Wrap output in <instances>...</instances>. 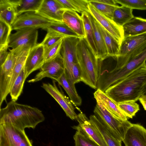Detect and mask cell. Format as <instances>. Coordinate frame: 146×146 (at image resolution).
Listing matches in <instances>:
<instances>
[{
	"label": "cell",
	"instance_id": "7c38bea8",
	"mask_svg": "<svg viewBox=\"0 0 146 146\" xmlns=\"http://www.w3.org/2000/svg\"><path fill=\"white\" fill-rule=\"evenodd\" d=\"M89 12L96 21L109 33L120 44L124 38L122 27L107 17L89 3Z\"/></svg>",
	"mask_w": 146,
	"mask_h": 146
},
{
	"label": "cell",
	"instance_id": "ab89813d",
	"mask_svg": "<svg viewBox=\"0 0 146 146\" xmlns=\"http://www.w3.org/2000/svg\"><path fill=\"white\" fill-rule=\"evenodd\" d=\"M72 75L74 84L81 81L82 72L79 63L74 64L72 68Z\"/></svg>",
	"mask_w": 146,
	"mask_h": 146
},
{
	"label": "cell",
	"instance_id": "f35d334b",
	"mask_svg": "<svg viewBox=\"0 0 146 146\" xmlns=\"http://www.w3.org/2000/svg\"><path fill=\"white\" fill-rule=\"evenodd\" d=\"M43 40L41 43L45 48L49 47L56 43L64 37L61 35L51 31H47Z\"/></svg>",
	"mask_w": 146,
	"mask_h": 146
},
{
	"label": "cell",
	"instance_id": "cb8c5ba5",
	"mask_svg": "<svg viewBox=\"0 0 146 146\" xmlns=\"http://www.w3.org/2000/svg\"><path fill=\"white\" fill-rule=\"evenodd\" d=\"M90 119L97 128L108 146H121V141L113 135L94 115H91Z\"/></svg>",
	"mask_w": 146,
	"mask_h": 146
},
{
	"label": "cell",
	"instance_id": "7a4b0ae2",
	"mask_svg": "<svg viewBox=\"0 0 146 146\" xmlns=\"http://www.w3.org/2000/svg\"><path fill=\"white\" fill-rule=\"evenodd\" d=\"M45 117L38 108L12 101L0 110V124L12 125L21 129H35Z\"/></svg>",
	"mask_w": 146,
	"mask_h": 146
},
{
	"label": "cell",
	"instance_id": "e575fe53",
	"mask_svg": "<svg viewBox=\"0 0 146 146\" xmlns=\"http://www.w3.org/2000/svg\"><path fill=\"white\" fill-rule=\"evenodd\" d=\"M75 146H100L84 133L77 130L73 136Z\"/></svg>",
	"mask_w": 146,
	"mask_h": 146
},
{
	"label": "cell",
	"instance_id": "52a82bcc",
	"mask_svg": "<svg viewBox=\"0 0 146 146\" xmlns=\"http://www.w3.org/2000/svg\"><path fill=\"white\" fill-rule=\"evenodd\" d=\"M65 71V66L62 56L59 53L53 58L45 62L40 70L35 77L27 81L34 83L48 77L56 82L62 75Z\"/></svg>",
	"mask_w": 146,
	"mask_h": 146
},
{
	"label": "cell",
	"instance_id": "e0dca14e",
	"mask_svg": "<svg viewBox=\"0 0 146 146\" xmlns=\"http://www.w3.org/2000/svg\"><path fill=\"white\" fill-rule=\"evenodd\" d=\"M94 96L96 100L101 103L114 117L119 119L127 120V117L121 110L118 104L104 92L98 89L94 93Z\"/></svg>",
	"mask_w": 146,
	"mask_h": 146
},
{
	"label": "cell",
	"instance_id": "60d3db41",
	"mask_svg": "<svg viewBox=\"0 0 146 146\" xmlns=\"http://www.w3.org/2000/svg\"><path fill=\"white\" fill-rule=\"evenodd\" d=\"M8 45L0 47V66H1L6 60L9 53L7 51Z\"/></svg>",
	"mask_w": 146,
	"mask_h": 146
},
{
	"label": "cell",
	"instance_id": "5bb4252c",
	"mask_svg": "<svg viewBox=\"0 0 146 146\" xmlns=\"http://www.w3.org/2000/svg\"><path fill=\"white\" fill-rule=\"evenodd\" d=\"M45 62L44 47L41 43L31 48L24 66L26 78L33 72L40 69Z\"/></svg>",
	"mask_w": 146,
	"mask_h": 146
},
{
	"label": "cell",
	"instance_id": "5b68a950",
	"mask_svg": "<svg viewBox=\"0 0 146 146\" xmlns=\"http://www.w3.org/2000/svg\"><path fill=\"white\" fill-rule=\"evenodd\" d=\"M0 146H33L24 130L12 125L0 124Z\"/></svg>",
	"mask_w": 146,
	"mask_h": 146
},
{
	"label": "cell",
	"instance_id": "3957f363",
	"mask_svg": "<svg viewBox=\"0 0 146 146\" xmlns=\"http://www.w3.org/2000/svg\"><path fill=\"white\" fill-rule=\"evenodd\" d=\"M77 52L81 70V81L97 90L99 74L98 59L85 38H80L77 45Z\"/></svg>",
	"mask_w": 146,
	"mask_h": 146
},
{
	"label": "cell",
	"instance_id": "ba28073f",
	"mask_svg": "<svg viewBox=\"0 0 146 146\" xmlns=\"http://www.w3.org/2000/svg\"><path fill=\"white\" fill-rule=\"evenodd\" d=\"M17 56L16 52L10 49L9 55L4 63L0 66V106L9 93L11 80Z\"/></svg>",
	"mask_w": 146,
	"mask_h": 146
},
{
	"label": "cell",
	"instance_id": "8d00e7d4",
	"mask_svg": "<svg viewBox=\"0 0 146 146\" xmlns=\"http://www.w3.org/2000/svg\"><path fill=\"white\" fill-rule=\"evenodd\" d=\"M115 3L132 9L146 10V0H115Z\"/></svg>",
	"mask_w": 146,
	"mask_h": 146
},
{
	"label": "cell",
	"instance_id": "7402d4cb",
	"mask_svg": "<svg viewBox=\"0 0 146 146\" xmlns=\"http://www.w3.org/2000/svg\"><path fill=\"white\" fill-rule=\"evenodd\" d=\"M43 0H10L17 16L28 12H37Z\"/></svg>",
	"mask_w": 146,
	"mask_h": 146
},
{
	"label": "cell",
	"instance_id": "6da1fadb",
	"mask_svg": "<svg viewBox=\"0 0 146 146\" xmlns=\"http://www.w3.org/2000/svg\"><path fill=\"white\" fill-rule=\"evenodd\" d=\"M146 82V64L132 72L123 80L108 87L105 92L117 104L136 102L141 97Z\"/></svg>",
	"mask_w": 146,
	"mask_h": 146
},
{
	"label": "cell",
	"instance_id": "4fadbf2b",
	"mask_svg": "<svg viewBox=\"0 0 146 146\" xmlns=\"http://www.w3.org/2000/svg\"><path fill=\"white\" fill-rule=\"evenodd\" d=\"M78 115L76 120L79 124L77 126H72V128L81 131L100 146H108L98 129L90 119L81 112Z\"/></svg>",
	"mask_w": 146,
	"mask_h": 146
},
{
	"label": "cell",
	"instance_id": "ac0fdd59",
	"mask_svg": "<svg viewBox=\"0 0 146 146\" xmlns=\"http://www.w3.org/2000/svg\"><path fill=\"white\" fill-rule=\"evenodd\" d=\"M62 20L80 37H85L83 21L77 12L71 10H65L62 15Z\"/></svg>",
	"mask_w": 146,
	"mask_h": 146
},
{
	"label": "cell",
	"instance_id": "8992f818",
	"mask_svg": "<svg viewBox=\"0 0 146 146\" xmlns=\"http://www.w3.org/2000/svg\"><path fill=\"white\" fill-rule=\"evenodd\" d=\"M80 37H67L62 41L60 53L63 58L65 66V73L67 79L71 85L74 84L72 68L74 64L78 63L77 52V45Z\"/></svg>",
	"mask_w": 146,
	"mask_h": 146
},
{
	"label": "cell",
	"instance_id": "83f0119b",
	"mask_svg": "<svg viewBox=\"0 0 146 146\" xmlns=\"http://www.w3.org/2000/svg\"><path fill=\"white\" fill-rule=\"evenodd\" d=\"M133 9L124 6H119L115 10L112 20L118 26L122 27L134 17Z\"/></svg>",
	"mask_w": 146,
	"mask_h": 146
},
{
	"label": "cell",
	"instance_id": "ffe728a7",
	"mask_svg": "<svg viewBox=\"0 0 146 146\" xmlns=\"http://www.w3.org/2000/svg\"><path fill=\"white\" fill-rule=\"evenodd\" d=\"M124 38L146 32V19L134 17L122 27Z\"/></svg>",
	"mask_w": 146,
	"mask_h": 146
},
{
	"label": "cell",
	"instance_id": "d6a6232c",
	"mask_svg": "<svg viewBox=\"0 0 146 146\" xmlns=\"http://www.w3.org/2000/svg\"><path fill=\"white\" fill-rule=\"evenodd\" d=\"M118 105L124 114L129 118H132L139 110V105L135 101L123 102L119 103Z\"/></svg>",
	"mask_w": 146,
	"mask_h": 146
},
{
	"label": "cell",
	"instance_id": "74e56055",
	"mask_svg": "<svg viewBox=\"0 0 146 146\" xmlns=\"http://www.w3.org/2000/svg\"><path fill=\"white\" fill-rule=\"evenodd\" d=\"M63 39L49 47H44L45 62L53 58L60 52Z\"/></svg>",
	"mask_w": 146,
	"mask_h": 146
},
{
	"label": "cell",
	"instance_id": "d4e9b609",
	"mask_svg": "<svg viewBox=\"0 0 146 146\" xmlns=\"http://www.w3.org/2000/svg\"><path fill=\"white\" fill-rule=\"evenodd\" d=\"M97 24L103 36L106 47L108 55L113 56H118L119 52L120 44L97 22Z\"/></svg>",
	"mask_w": 146,
	"mask_h": 146
},
{
	"label": "cell",
	"instance_id": "2e32d148",
	"mask_svg": "<svg viewBox=\"0 0 146 146\" xmlns=\"http://www.w3.org/2000/svg\"><path fill=\"white\" fill-rule=\"evenodd\" d=\"M123 141L125 146H146V129L139 124H132Z\"/></svg>",
	"mask_w": 146,
	"mask_h": 146
},
{
	"label": "cell",
	"instance_id": "30bf717a",
	"mask_svg": "<svg viewBox=\"0 0 146 146\" xmlns=\"http://www.w3.org/2000/svg\"><path fill=\"white\" fill-rule=\"evenodd\" d=\"M52 83V84L43 83L41 87L58 103L67 116L72 120H77L78 115L75 112L74 108L70 100L64 94L60 86V90L58 88L54 80H53Z\"/></svg>",
	"mask_w": 146,
	"mask_h": 146
},
{
	"label": "cell",
	"instance_id": "7bdbcfd3",
	"mask_svg": "<svg viewBox=\"0 0 146 146\" xmlns=\"http://www.w3.org/2000/svg\"><path fill=\"white\" fill-rule=\"evenodd\" d=\"M139 100L143 105L144 109L146 110V96H141Z\"/></svg>",
	"mask_w": 146,
	"mask_h": 146
},
{
	"label": "cell",
	"instance_id": "277c9868",
	"mask_svg": "<svg viewBox=\"0 0 146 146\" xmlns=\"http://www.w3.org/2000/svg\"><path fill=\"white\" fill-rule=\"evenodd\" d=\"M96 101L97 104L94 111V115L113 135L119 141H123L127 130L132 123L128 120L115 117L101 103Z\"/></svg>",
	"mask_w": 146,
	"mask_h": 146
},
{
	"label": "cell",
	"instance_id": "484cf974",
	"mask_svg": "<svg viewBox=\"0 0 146 146\" xmlns=\"http://www.w3.org/2000/svg\"><path fill=\"white\" fill-rule=\"evenodd\" d=\"M17 17L10 0H0V19L11 26Z\"/></svg>",
	"mask_w": 146,
	"mask_h": 146
},
{
	"label": "cell",
	"instance_id": "8fae6325",
	"mask_svg": "<svg viewBox=\"0 0 146 146\" xmlns=\"http://www.w3.org/2000/svg\"><path fill=\"white\" fill-rule=\"evenodd\" d=\"M53 22L43 17L36 12L30 11L18 16L11 26L12 30H17L29 27L41 28L44 29Z\"/></svg>",
	"mask_w": 146,
	"mask_h": 146
},
{
	"label": "cell",
	"instance_id": "d590c367",
	"mask_svg": "<svg viewBox=\"0 0 146 146\" xmlns=\"http://www.w3.org/2000/svg\"><path fill=\"white\" fill-rule=\"evenodd\" d=\"M12 30L11 26L0 19V47L8 45L9 38Z\"/></svg>",
	"mask_w": 146,
	"mask_h": 146
},
{
	"label": "cell",
	"instance_id": "b9f144b4",
	"mask_svg": "<svg viewBox=\"0 0 146 146\" xmlns=\"http://www.w3.org/2000/svg\"><path fill=\"white\" fill-rule=\"evenodd\" d=\"M94 1L103 4L112 5L116 6L118 5L115 3V0H93Z\"/></svg>",
	"mask_w": 146,
	"mask_h": 146
},
{
	"label": "cell",
	"instance_id": "f1b7e54d",
	"mask_svg": "<svg viewBox=\"0 0 146 146\" xmlns=\"http://www.w3.org/2000/svg\"><path fill=\"white\" fill-rule=\"evenodd\" d=\"M56 82L64 89L74 105L75 106L81 105L82 102L81 98L78 94L76 90H74L69 83L65 72Z\"/></svg>",
	"mask_w": 146,
	"mask_h": 146
},
{
	"label": "cell",
	"instance_id": "9a60e30c",
	"mask_svg": "<svg viewBox=\"0 0 146 146\" xmlns=\"http://www.w3.org/2000/svg\"><path fill=\"white\" fill-rule=\"evenodd\" d=\"M64 11L56 0H43L36 12L52 21L63 22L62 15Z\"/></svg>",
	"mask_w": 146,
	"mask_h": 146
},
{
	"label": "cell",
	"instance_id": "603a6c76",
	"mask_svg": "<svg viewBox=\"0 0 146 146\" xmlns=\"http://www.w3.org/2000/svg\"><path fill=\"white\" fill-rule=\"evenodd\" d=\"M88 14L93 29L97 50L96 57L98 58H102L108 55L106 47L103 36L98 27L96 21L89 12Z\"/></svg>",
	"mask_w": 146,
	"mask_h": 146
},
{
	"label": "cell",
	"instance_id": "ee69618b",
	"mask_svg": "<svg viewBox=\"0 0 146 146\" xmlns=\"http://www.w3.org/2000/svg\"><path fill=\"white\" fill-rule=\"evenodd\" d=\"M146 96V82L143 87L141 96Z\"/></svg>",
	"mask_w": 146,
	"mask_h": 146
},
{
	"label": "cell",
	"instance_id": "836d02e7",
	"mask_svg": "<svg viewBox=\"0 0 146 146\" xmlns=\"http://www.w3.org/2000/svg\"><path fill=\"white\" fill-rule=\"evenodd\" d=\"M89 3L96 9L107 17L112 19L114 12L119 6L112 5L103 4L94 1L93 0H88Z\"/></svg>",
	"mask_w": 146,
	"mask_h": 146
},
{
	"label": "cell",
	"instance_id": "1f68e13d",
	"mask_svg": "<svg viewBox=\"0 0 146 146\" xmlns=\"http://www.w3.org/2000/svg\"><path fill=\"white\" fill-rule=\"evenodd\" d=\"M26 79L24 67L16 79L9 94L12 101L16 102L23 91L24 82Z\"/></svg>",
	"mask_w": 146,
	"mask_h": 146
},
{
	"label": "cell",
	"instance_id": "4dcf8cb0",
	"mask_svg": "<svg viewBox=\"0 0 146 146\" xmlns=\"http://www.w3.org/2000/svg\"><path fill=\"white\" fill-rule=\"evenodd\" d=\"M44 29L57 33L64 37H80L63 22L54 21L46 27Z\"/></svg>",
	"mask_w": 146,
	"mask_h": 146
},
{
	"label": "cell",
	"instance_id": "44dd1931",
	"mask_svg": "<svg viewBox=\"0 0 146 146\" xmlns=\"http://www.w3.org/2000/svg\"><path fill=\"white\" fill-rule=\"evenodd\" d=\"M31 48L30 47H19L13 49L16 52L17 56L13 70L10 90L16 79L24 67L27 57Z\"/></svg>",
	"mask_w": 146,
	"mask_h": 146
},
{
	"label": "cell",
	"instance_id": "f546056e",
	"mask_svg": "<svg viewBox=\"0 0 146 146\" xmlns=\"http://www.w3.org/2000/svg\"><path fill=\"white\" fill-rule=\"evenodd\" d=\"M88 13L84 12L81 14L83 19L85 34V38L96 56L97 50L94 40L92 25L88 15Z\"/></svg>",
	"mask_w": 146,
	"mask_h": 146
},
{
	"label": "cell",
	"instance_id": "4316f807",
	"mask_svg": "<svg viewBox=\"0 0 146 146\" xmlns=\"http://www.w3.org/2000/svg\"><path fill=\"white\" fill-rule=\"evenodd\" d=\"M64 10H69L82 14L89 13L88 0H56Z\"/></svg>",
	"mask_w": 146,
	"mask_h": 146
},
{
	"label": "cell",
	"instance_id": "d6986e66",
	"mask_svg": "<svg viewBox=\"0 0 146 146\" xmlns=\"http://www.w3.org/2000/svg\"><path fill=\"white\" fill-rule=\"evenodd\" d=\"M146 42V32L123 38L120 46L118 56H126Z\"/></svg>",
	"mask_w": 146,
	"mask_h": 146
},
{
	"label": "cell",
	"instance_id": "9c48e42d",
	"mask_svg": "<svg viewBox=\"0 0 146 146\" xmlns=\"http://www.w3.org/2000/svg\"><path fill=\"white\" fill-rule=\"evenodd\" d=\"M38 28L35 27H26L16 30L11 34L8 40L9 47L15 49L19 47L36 46L37 43Z\"/></svg>",
	"mask_w": 146,
	"mask_h": 146
}]
</instances>
